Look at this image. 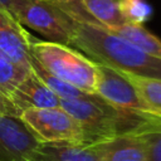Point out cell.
Listing matches in <instances>:
<instances>
[{"label":"cell","mask_w":161,"mask_h":161,"mask_svg":"<svg viewBox=\"0 0 161 161\" xmlns=\"http://www.w3.org/2000/svg\"><path fill=\"white\" fill-rule=\"evenodd\" d=\"M70 45L84 52L89 59L116 70L161 79V59L148 55L99 23L75 21Z\"/></svg>","instance_id":"obj_1"},{"label":"cell","mask_w":161,"mask_h":161,"mask_svg":"<svg viewBox=\"0 0 161 161\" xmlns=\"http://www.w3.org/2000/svg\"><path fill=\"white\" fill-rule=\"evenodd\" d=\"M60 108L80 123L86 135V143L128 135L148 121L111 106L98 94L60 99Z\"/></svg>","instance_id":"obj_2"},{"label":"cell","mask_w":161,"mask_h":161,"mask_svg":"<svg viewBox=\"0 0 161 161\" xmlns=\"http://www.w3.org/2000/svg\"><path fill=\"white\" fill-rule=\"evenodd\" d=\"M29 48L36 62L59 79L78 89L96 94L97 63L69 45L30 36Z\"/></svg>","instance_id":"obj_3"},{"label":"cell","mask_w":161,"mask_h":161,"mask_svg":"<svg viewBox=\"0 0 161 161\" xmlns=\"http://www.w3.org/2000/svg\"><path fill=\"white\" fill-rule=\"evenodd\" d=\"M9 11L21 25L42 34L48 42L70 47L75 20L54 0H13Z\"/></svg>","instance_id":"obj_4"},{"label":"cell","mask_w":161,"mask_h":161,"mask_svg":"<svg viewBox=\"0 0 161 161\" xmlns=\"http://www.w3.org/2000/svg\"><path fill=\"white\" fill-rule=\"evenodd\" d=\"M19 118L42 143H86L80 123L63 108H31Z\"/></svg>","instance_id":"obj_5"},{"label":"cell","mask_w":161,"mask_h":161,"mask_svg":"<svg viewBox=\"0 0 161 161\" xmlns=\"http://www.w3.org/2000/svg\"><path fill=\"white\" fill-rule=\"evenodd\" d=\"M96 94L111 106L143 119L161 118L157 112L150 108L140 98L133 86L118 70L101 63H97Z\"/></svg>","instance_id":"obj_6"},{"label":"cell","mask_w":161,"mask_h":161,"mask_svg":"<svg viewBox=\"0 0 161 161\" xmlns=\"http://www.w3.org/2000/svg\"><path fill=\"white\" fill-rule=\"evenodd\" d=\"M39 143L20 118L0 114V161H33Z\"/></svg>","instance_id":"obj_7"},{"label":"cell","mask_w":161,"mask_h":161,"mask_svg":"<svg viewBox=\"0 0 161 161\" xmlns=\"http://www.w3.org/2000/svg\"><path fill=\"white\" fill-rule=\"evenodd\" d=\"M30 36L31 34L25 30L10 11L0 9V53L25 72L31 70Z\"/></svg>","instance_id":"obj_8"},{"label":"cell","mask_w":161,"mask_h":161,"mask_svg":"<svg viewBox=\"0 0 161 161\" xmlns=\"http://www.w3.org/2000/svg\"><path fill=\"white\" fill-rule=\"evenodd\" d=\"M10 102L21 113L31 108H59L60 98L30 70L15 87Z\"/></svg>","instance_id":"obj_9"},{"label":"cell","mask_w":161,"mask_h":161,"mask_svg":"<svg viewBox=\"0 0 161 161\" xmlns=\"http://www.w3.org/2000/svg\"><path fill=\"white\" fill-rule=\"evenodd\" d=\"M89 145L99 161H148L146 142L136 135H122Z\"/></svg>","instance_id":"obj_10"},{"label":"cell","mask_w":161,"mask_h":161,"mask_svg":"<svg viewBox=\"0 0 161 161\" xmlns=\"http://www.w3.org/2000/svg\"><path fill=\"white\" fill-rule=\"evenodd\" d=\"M33 161H99L89 143H39Z\"/></svg>","instance_id":"obj_11"},{"label":"cell","mask_w":161,"mask_h":161,"mask_svg":"<svg viewBox=\"0 0 161 161\" xmlns=\"http://www.w3.org/2000/svg\"><path fill=\"white\" fill-rule=\"evenodd\" d=\"M107 30L127 40L128 43L133 44L135 47L147 53L148 55L161 59V39L156 36L155 34H152L150 30H147L143 25L133 24V23H125L119 26L107 29Z\"/></svg>","instance_id":"obj_12"},{"label":"cell","mask_w":161,"mask_h":161,"mask_svg":"<svg viewBox=\"0 0 161 161\" xmlns=\"http://www.w3.org/2000/svg\"><path fill=\"white\" fill-rule=\"evenodd\" d=\"M82 3L87 13L106 29L126 23L121 13L122 0H82Z\"/></svg>","instance_id":"obj_13"},{"label":"cell","mask_w":161,"mask_h":161,"mask_svg":"<svg viewBox=\"0 0 161 161\" xmlns=\"http://www.w3.org/2000/svg\"><path fill=\"white\" fill-rule=\"evenodd\" d=\"M119 72V70H118ZM135 88L140 98L161 116V79L140 77L126 72H119Z\"/></svg>","instance_id":"obj_14"},{"label":"cell","mask_w":161,"mask_h":161,"mask_svg":"<svg viewBox=\"0 0 161 161\" xmlns=\"http://www.w3.org/2000/svg\"><path fill=\"white\" fill-rule=\"evenodd\" d=\"M31 70L36 74V77L50 89L53 91L60 99H74V98H84L88 97L89 94L78 89L77 87L59 79L58 77L53 75L52 73H49L45 68H43L36 59L33 57L31 60Z\"/></svg>","instance_id":"obj_15"},{"label":"cell","mask_w":161,"mask_h":161,"mask_svg":"<svg viewBox=\"0 0 161 161\" xmlns=\"http://www.w3.org/2000/svg\"><path fill=\"white\" fill-rule=\"evenodd\" d=\"M128 135H136L145 140L148 161H161V118L148 119Z\"/></svg>","instance_id":"obj_16"},{"label":"cell","mask_w":161,"mask_h":161,"mask_svg":"<svg viewBox=\"0 0 161 161\" xmlns=\"http://www.w3.org/2000/svg\"><path fill=\"white\" fill-rule=\"evenodd\" d=\"M28 73L29 72H25L9 62L0 53V94L10 101L13 91Z\"/></svg>","instance_id":"obj_17"},{"label":"cell","mask_w":161,"mask_h":161,"mask_svg":"<svg viewBox=\"0 0 161 161\" xmlns=\"http://www.w3.org/2000/svg\"><path fill=\"white\" fill-rule=\"evenodd\" d=\"M121 13L126 23L143 25L152 16V8L145 0H122Z\"/></svg>","instance_id":"obj_18"},{"label":"cell","mask_w":161,"mask_h":161,"mask_svg":"<svg viewBox=\"0 0 161 161\" xmlns=\"http://www.w3.org/2000/svg\"><path fill=\"white\" fill-rule=\"evenodd\" d=\"M0 114H5V116H11V117H18L20 116V112L14 107V104L5 98L3 94H0Z\"/></svg>","instance_id":"obj_19"},{"label":"cell","mask_w":161,"mask_h":161,"mask_svg":"<svg viewBox=\"0 0 161 161\" xmlns=\"http://www.w3.org/2000/svg\"><path fill=\"white\" fill-rule=\"evenodd\" d=\"M13 0H0V9H5V10H10Z\"/></svg>","instance_id":"obj_20"},{"label":"cell","mask_w":161,"mask_h":161,"mask_svg":"<svg viewBox=\"0 0 161 161\" xmlns=\"http://www.w3.org/2000/svg\"><path fill=\"white\" fill-rule=\"evenodd\" d=\"M55 3H58V4H65L67 1H72V0H54Z\"/></svg>","instance_id":"obj_21"}]
</instances>
